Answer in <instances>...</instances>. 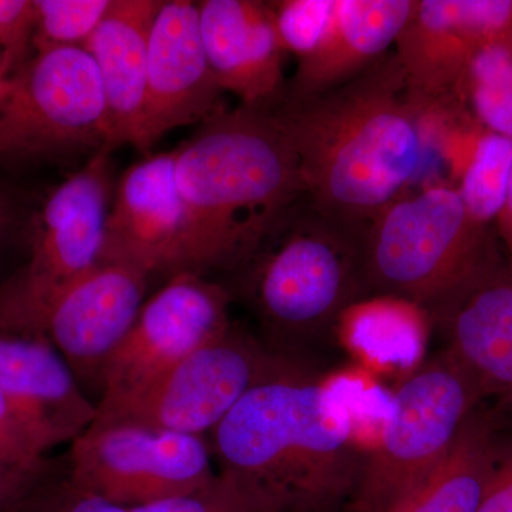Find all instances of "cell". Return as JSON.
Here are the masks:
<instances>
[{
    "label": "cell",
    "mask_w": 512,
    "mask_h": 512,
    "mask_svg": "<svg viewBox=\"0 0 512 512\" xmlns=\"http://www.w3.org/2000/svg\"><path fill=\"white\" fill-rule=\"evenodd\" d=\"M202 45L215 80L244 107H274L285 90L286 52L271 2L197 3Z\"/></svg>",
    "instance_id": "obj_18"
},
{
    "label": "cell",
    "mask_w": 512,
    "mask_h": 512,
    "mask_svg": "<svg viewBox=\"0 0 512 512\" xmlns=\"http://www.w3.org/2000/svg\"><path fill=\"white\" fill-rule=\"evenodd\" d=\"M19 512H127L74 483L66 461L32 494Z\"/></svg>",
    "instance_id": "obj_26"
},
{
    "label": "cell",
    "mask_w": 512,
    "mask_h": 512,
    "mask_svg": "<svg viewBox=\"0 0 512 512\" xmlns=\"http://www.w3.org/2000/svg\"><path fill=\"white\" fill-rule=\"evenodd\" d=\"M101 150L109 126L92 57L80 47L36 53L0 100V164Z\"/></svg>",
    "instance_id": "obj_8"
},
{
    "label": "cell",
    "mask_w": 512,
    "mask_h": 512,
    "mask_svg": "<svg viewBox=\"0 0 512 512\" xmlns=\"http://www.w3.org/2000/svg\"><path fill=\"white\" fill-rule=\"evenodd\" d=\"M158 0H111L109 10L84 50L89 53L103 90L109 126V150L137 148L147 87L148 43Z\"/></svg>",
    "instance_id": "obj_20"
},
{
    "label": "cell",
    "mask_w": 512,
    "mask_h": 512,
    "mask_svg": "<svg viewBox=\"0 0 512 512\" xmlns=\"http://www.w3.org/2000/svg\"><path fill=\"white\" fill-rule=\"evenodd\" d=\"M286 357L232 323L221 338L195 350L147 389L121 402L97 406L94 421H130L210 436L239 400Z\"/></svg>",
    "instance_id": "obj_10"
},
{
    "label": "cell",
    "mask_w": 512,
    "mask_h": 512,
    "mask_svg": "<svg viewBox=\"0 0 512 512\" xmlns=\"http://www.w3.org/2000/svg\"><path fill=\"white\" fill-rule=\"evenodd\" d=\"M512 177L511 138L485 130L474 137L461 168V200L470 217L490 227L503 210Z\"/></svg>",
    "instance_id": "obj_22"
},
{
    "label": "cell",
    "mask_w": 512,
    "mask_h": 512,
    "mask_svg": "<svg viewBox=\"0 0 512 512\" xmlns=\"http://www.w3.org/2000/svg\"><path fill=\"white\" fill-rule=\"evenodd\" d=\"M0 74H2V64H0ZM3 76V74H2Z\"/></svg>",
    "instance_id": "obj_36"
},
{
    "label": "cell",
    "mask_w": 512,
    "mask_h": 512,
    "mask_svg": "<svg viewBox=\"0 0 512 512\" xmlns=\"http://www.w3.org/2000/svg\"><path fill=\"white\" fill-rule=\"evenodd\" d=\"M0 444H3L20 463L36 464L46 460L39 448L30 439L25 426L13 412L8 397L0 389Z\"/></svg>",
    "instance_id": "obj_31"
},
{
    "label": "cell",
    "mask_w": 512,
    "mask_h": 512,
    "mask_svg": "<svg viewBox=\"0 0 512 512\" xmlns=\"http://www.w3.org/2000/svg\"><path fill=\"white\" fill-rule=\"evenodd\" d=\"M484 397L446 349L393 394L379 444L367 454L346 512H387L446 456Z\"/></svg>",
    "instance_id": "obj_7"
},
{
    "label": "cell",
    "mask_w": 512,
    "mask_h": 512,
    "mask_svg": "<svg viewBox=\"0 0 512 512\" xmlns=\"http://www.w3.org/2000/svg\"><path fill=\"white\" fill-rule=\"evenodd\" d=\"M35 28L33 0H0V64L6 80L19 73L28 63Z\"/></svg>",
    "instance_id": "obj_27"
},
{
    "label": "cell",
    "mask_w": 512,
    "mask_h": 512,
    "mask_svg": "<svg viewBox=\"0 0 512 512\" xmlns=\"http://www.w3.org/2000/svg\"><path fill=\"white\" fill-rule=\"evenodd\" d=\"M148 281L134 266L101 261L50 312L46 338L83 390L90 387L101 396L106 367L146 302Z\"/></svg>",
    "instance_id": "obj_14"
},
{
    "label": "cell",
    "mask_w": 512,
    "mask_h": 512,
    "mask_svg": "<svg viewBox=\"0 0 512 512\" xmlns=\"http://www.w3.org/2000/svg\"><path fill=\"white\" fill-rule=\"evenodd\" d=\"M184 208L175 180V154H153L121 175L107 215L101 261L120 262L148 276L177 275Z\"/></svg>",
    "instance_id": "obj_16"
},
{
    "label": "cell",
    "mask_w": 512,
    "mask_h": 512,
    "mask_svg": "<svg viewBox=\"0 0 512 512\" xmlns=\"http://www.w3.org/2000/svg\"><path fill=\"white\" fill-rule=\"evenodd\" d=\"M59 463L0 464V512H19L37 488L55 473Z\"/></svg>",
    "instance_id": "obj_29"
},
{
    "label": "cell",
    "mask_w": 512,
    "mask_h": 512,
    "mask_svg": "<svg viewBox=\"0 0 512 512\" xmlns=\"http://www.w3.org/2000/svg\"><path fill=\"white\" fill-rule=\"evenodd\" d=\"M205 437L130 421H93L70 447L74 483L123 508L201 490L218 473Z\"/></svg>",
    "instance_id": "obj_9"
},
{
    "label": "cell",
    "mask_w": 512,
    "mask_h": 512,
    "mask_svg": "<svg viewBox=\"0 0 512 512\" xmlns=\"http://www.w3.org/2000/svg\"><path fill=\"white\" fill-rule=\"evenodd\" d=\"M426 313L484 400L512 417V259H495Z\"/></svg>",
    "instance_id": "obj_15"
},
{
    "label": "cell",
    "mask_w": 512,
    "mask_h": 512,
    "mask_svg": "<svg viewBox=\"0 0 512 512\" xmlns=\"http://www.w3.org/2000/svg\"><path fill=\"white\" fill-rule=\"evenodd\" d=\"M512 28V0H416L394 43L414 99L427 113L461 99L474 57Z\"/></svg>",
    "instance_id": "obj_12"
},
{
    "label": "cell",
    "mask_w": 512,
    "mask_h": 512,
    "mask_svg": "<svg viewBox=\"0 0 512 512\" xmlns=\"http://www.w3.org/2000/svg\"><path fill=\"white\" fill-rule=\"evenodd\" d=\"M362 231L303 197L232 272L265 346L298 359L296 350L328 338L343 315L367 299Z\"/></svg>",
    "instance_id": "obj_4"
},
{
    "label": "cell",
    "mask_w": 512,
    "mask_h": 512,
    "mask_svg": "<svg viewBox=\"0 0 512 512\" xmlns=\"http://www.w3.org/2000/svg\"><path fill=\"white\" fill-rule=\"evenodd\" d=\"M298 157L305 197L365 227L406 192L424 157V119L396 53L312 99L272 107Z\"/></svg>",
    "instance_id": "obj_2"
},
{
    "label": "cell",
    "mask_w": 512,
    "mask_h": 512,
    "mask_svg": "<svg viewBox=\"0 0 512 512\" xmlns=\"http://www.w3.org/2000/svg\"><path fill=\"white\" fill-rule=\"evenodd\" d=\"M36 28L33 50L84 49L100 25L111 0H33Z\"/></svg>",
    "instance_id": "obj_24"
},
{
    "label": "cell",
    "mask_w": 512,
    "mask_h": 512,
    "mask_svg": "<svg viewBox=\"0 0 512 512\" xmlns=\"http://www.w3.org/2000/svg\"><path fill=\"white\" fill-rule=\"evenodd\" d=\"M127 512H256L247 498L228 478L218 477L192 493L128 508Z\"/></svg>",
    "instance_id": "obj_28"
},
{
    "label": "cell",
    "mask_w": 512,
    "mask_h": 512,
    "mask_svg": "<svg viewBox=\"0 0 512 512\" xmlns=\"http://www.w3.org/2000/svg\"><path fill=\"white\" fill-rule=\"evenodd\" d=\"M0 389L45 456L72 444L97 417V404L46 336L0 333Z\"/></svg>",
    "instance_id": "obj_17"
},
{
    "label": "cell",
    "mask_w": 512,
    "mask_h": 512,
    "mask_svg": "<svg viewBox=\"0 0 512 512\" xmlns=\"http://www.w3.org/2000/svg\"><path fill=\"white\" fill-rule=\"evenodd\" d=\"M416 0H335L328 25L298 59L279 103L312 99L350 82L389 53Z\"/></svg>",
    "instance_id": "obj_19"
},
{
    "label": "cell",
    "mask_w": 512,
    "mask_h": 512,
    "mask_svg": "<svg viewBox=\"0 0 512 512\" xmlns=\"http://www.w3.org/2000/svg\"><path fill=\"white\" fill-rule=\"evenodd\" d=\"M231 293L205 276L168 278L141 306L136 322L106 367L97 406L126 400L157 382L195 350L221 338Z\"/></svg>",
    "instance_id": "obj_11"
},
{
    "label": "cell",
    "mask_w": 512,
    "mask_h": 512,
    "mask_svg": "<svg viewBox=\"0 0 512 512\" xmlns=\"http://www.w3.org/2000/svg\"><path fill=\"white\" fill-rule=\"evenodd\" d=\"M218 474L256 512H340L355 491L365 453L348 406L286 357L210 434Z\"/></svg>",
    "instance_id": "obj_1"
},
{
    "label": "cell",
    "mask_w": 512,
    "mask_h": 512,
    "mask_svg": "<svg viewBox=\"0 0 512 512\" xmlns=\"http://www.w3.org/2000/svg\"><path fill=\"white\" fill-rule=\"evenodd\" d=\"M478 512H512V439H498L493 470Z\"/></svg>",
    "instance_id": "obj_30"
},
{
    "label": "cell",
    "mask_w": 512,
    "mask_h": 512,
    "mask_svg": "<svg viewBox=\"0 0 512 512\" xmlns=\"http://www.w3.org/2000/svg\"><path fill=\"white\" fill-rule=\"evenodd\" d=\"M367 298H393L424 312L500 258L490 227L470 217L457 188L400 195L362 231Z\"/></svg>",
    "instance_id": "obj_5"
},
{
    "label": "cell",
    "mask_w": 512,
    "mask_h": 512,
    "mask_svg": "<svg viewBox=\"0 0 512 512\" xmlns=\"http://www.w3.org/2000/svg\"><path fill=\"white\" fill-rule=\"evenodd\" d=\"M498 234L503 239L505 248L508 251V258L512 259V177L510 187H508L507 198H505L503 210L498 214L497 220Z\"/></svg>",
    "instance_id": "obj_32"
},
{
    "label": "cell",
    "mask_w": 512,
    "mask_h": 512,
    "mask_svg": "<svg viewBox=\"0 0 512 512\" xmlns=\"http://www.w3.org/2000/svg\"><path fill=\"white\" fill-rule=\"evenodd\" d=\"M335 0H282L271 2L276 29L286 53L298 59L311 52L328 25Z\"/></svg>",
    "instance_id": "obj_25"
},
{
    "label": "cell",
    "mask_w": 512,
    "mask_h": 512,
    "mask_svg": "<svg viewBox=\"0 0 512 512\" xmlns=\"http://www.w3.org/2000/svg\"><path fill=\"white\" fill-rule=\"evenodd\" d=\"M202 45L197 3H161L148 43L147 87L137 148H153L178 127L207 123L225 109Z\"/></svg>",
    "instance_id": "obj_13"
},
{
    "label": "cell",
    "mask_w": 512,
    "mask_h": 512,
    "mask_svg": "<svg viewBox=\"0 0 512 512\" xmlns=\"http://www.w3.org/2000/svg\"><path fill=\"white\" fill-rule=\"evenodd\" d=\"M461 99L470 101L485 130L512 140V28L474 57Z\"/></svg>",
    "instance_id": "obj_23"
},
{
    "label": "cell",
    "mask_w": 512,
    "mask_h": 512,
    "mask_svg": "<svg viewBox=\"0 0 512 512\" xmlns=\"http://www.w3.org/2000/svg\"><path fill=\"white\" fill-rule=\"evenodd\" d=\"M9 89V80H6L5 77L0 74V100L3 99V96H5L6 92H8Z\"/></svg>",
    "instance_id": "obj_35"
},
{
    "label": "cell",
    "mask_w": 512,
    "mask_h": 512,
    "mask_svg": "<svg viewBox=\"0 0 512 512\" xmlns=\"http://www.w3.org/2000/svg\"><path fill=\"white\" fill-rule=\"evenodd\" d=\"M174 154L184 208L178 274L237 271L305 197L298 157L272 107L227 110Z\"/></svg>",
    "instance_id": "obj_3"
},
{
    "label": "cell",
    "mask_w": 512,
    "mask_h": 512,
    "mask_svg": "<svg viewBox=\"0 0 512 512\" xmlns=\"http://www.w3.org/2000/svg\"><path fill=\"white\" fill-rule=\"evenodd\" d=\"M16 218V208L12 198L6 192L0 191V242L12 228Z\"/></svg>",
    "instance_id": "obj_33"
},
{
    "label": "cell",
    "mask_w": 512,
    "mask_h": 512,
    "mask_svg": "<svg viewBox=\"0 0 512 512\" xmlns=\"http://www.w3.org/2000/svg\"><path fill=\"white\" fill-rule=\"evenodd\" d=\"M0 464H25V463H20L18 458L13 456V454L10 453L8 448L3 446V444H0ZM28 466H29V464H28Z\"/></svg>",
    "instance_id": "obj_34"
},
{
    "label": "cell",
    "mask_w": 512,
    "mask_h": 512,
    "mask_svg": "<svg viewBox=\"0 0 512 512\" xmlns=\"http://www.w3.org/2000/svg\"><path fill=\"white\" fill-rule=\"evenodd\" d=\"M497 444L493 414L478 407L429 476L387 512L480 511Z\"/></svg>",
    "instance_id": "obj_21"
},
{
    "label": "cell",
    "mask_w": 512,
    "mask_h": 512,
    "mask_svg": "<svg viewBox=\"0 0 512 512\" xmlns=\"http://www.w3.org/2000/svg\"><path fill=\"white\" fill-rule=\"evenodd\" d=\"M110 187V151L101 150L50 192L28 259L0 286V333L46 336L56 303L101 262Z\"/></svg>",
    "instance_id": "obj_6"
}]
</instances>
